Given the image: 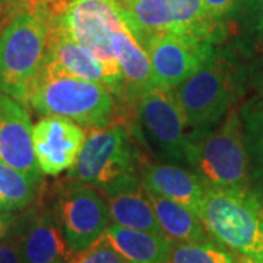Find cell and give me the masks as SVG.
<instances>
[{
  "instance_id": "6da1fadb",
  "label": "cell",
  "mask_w": 263,
  "mask_h": 263,
  "mask_svg": "<svg viewBox=\"0 0 263 263\" xmlns=\"http://www.w3.org/2000/svg\"><path fill=\"white\" fill-rule=\"evenodd\" d=\"M245 76L234 56L215 51L193 75L174 88L187 122L189 142L203 138L234 108Z\"/></svg>"
},
{
  "instance_id": "7a4b0ae2",
  "label": "cell",
  "mask_w": 263,
  "mask_h": 263,
  "mask_svg": "<svg viewBox=\"0 0 263 263\" xmlns=\"http://www.w3.org/2000/svg\"><path fill=\"white\" fill-rule=\"evenodd\" d=\"M114 100L105 85L76 78L48 60L29 94V105L38 114L66 117L91 130L113 126L119 111Z\"/></svg>"
},
{
  "instance_id": "3957f363",
  "label": "cell",
  "mask_w": 263,
  "mask_h": 263,
  "mask_svg": "<svg viewBox=\"0 0 263 263\" xmlns=\"http://www.w3.org/2000/svg\"><path fill=\"white\" fill-rule=\"evenodd\" d=\"M197 216L243 262L263 263V205L252 190L206 187Z\"/></svg>"
},
{
  "instance_id": "277c9868",
  "label": "cell",
  "mask_w": 263,
  "mask_h": 263,
  "mask_svg": "<svg viewBox=\"0 0 263 263\" xmlns=\"http://www.w3.org/2000/svg\"><path fill=\"white\" fill-rule=\"evenodd\" d=\"M48 22L38 2L0 31V92L29 105L31 88L47 56Z\"/></svg>"
},
{
  "instance_id": "5b68a950",
  "label": "cell",
  "mask_w": 263,
  "mask_h": 263,
  "mask_svg": "<svg viewBox=\"0 0 263 263\" xmlns=\"http://www.w3.org/2000/svg\"><path fill=\"white\" fill-rule=\"evenodd\" d=\"M187 167L206 187L252 190L250 160L238 108L203 138L189 143Z\"/></svg>"
},
{
  "instance_id": "8992f818",
  "label": "cell",
  "mask_w": 263,
  "mask_h": 263,
  "mask_svg": "<svg viewBox=\"0 0 263 263\" xmlns=\"http://www.w3.org/2000/svg\"><path fill=\"white\" fill-rule=\"evenodd\" d=\"M130 123L132 135H136L161 162L187 165V122L174 89L148 86L135 103Z\"/></svg>"
},
{
  "instance_id": "52a82bcc",
  "label": "cell",
  "mask_w": 263,
  "mask_h": 263,
  "mask_svg": "<svg viewBox=\"0 0 263 263\" xmlns=\"http://www.w3.org/2000/svg\"><path fill=\"white\" fill-rule=\"evenodd\" d=\"M132 34L146 48L154 38L181 34L218 43L221 24L205 10L203 0H129L120 5Z\"/></svg>"
},
{
  "instance_id": "ba28073f",
  "label": "cell",
  "mask_w": 263,
  "mask_h": 263,
  "mask_svg": "<svg viewBox=\"0 0 263 263\" xmlns=\"http://www.w3.org/2000/svg\"><path fill=\"white\" fill-rule=\"evenodd\" d=\"M124 21L117 0H70L62 13L66 32L101 62L108 89L117 100L123 92V76L114 56L113 35Z\"/></svg>"
},
{
  "instance_id": "9c48e42d",
  "label": "cell",
  "mask_w": 263,
  "mask_h": 263,
  "mask_svg": "<svg viewBox=\"0 0 263 263\" xmlns=\"http://www.w3.org/2000/svg\"><path fill=\"white\" fill-rule=\"evenodd\" d=\"M130 135L122 124L92 129L85 139L75 167L69 170V179L104 190L135 174L136 149Z\"/></svg>"
},
{
  "instance_id": "30bf717a",
  "label": "cell",
  "mask_w": 263,
  "mask_h": 263,
  "mask_svg": "<svg viewBox=\"0 0 263 263\" xmlns=\"http://www.w3.org/2000/svg\"><path fill=\"white\" fill-rule=\"evenodd\" d=\"M53 211L66 243L81 253L98 241L111 224L101 190L73 179L63 180L56 189Z\"/></svg>"
},
{
  "instance_id": "8fae6325",
  "label": "cell",
  "mask_w": 263,
  "mask_h": 263,
  "mask_svg": "<svg viewBox=\"0 0 263 263\" xmlns=\"http://www.w3.org/2000/svg\"><path fill=\"white\" fill-rule=\"evenodd\" d=\"M215 41L181 34H164L146 46L152 85L174 89L193 75L215 51Z\"/></svg>"
},
{
  "instance_id": "7c38bea8",
  "label": "cell",
  "mask_w": 263,
  "mask_h": 263,
  "mask_svg": "<svg viewBox=\"0 0 263 263\" xmlns=\"http://www.w3.org/2000/svg\"><path fill=\"white\" fill-rule=\"evenodd\" d=\"M86 135L73 120L44 116L32 127V145L43 174L59 176L75 167Z\"/></svg>"
},
{
  "instance_id": "4fadbf2b",
  "label": "cell",
  "mask_w": 263,
  "mask_h": 263,
  "mask_svg": "<svg viewBox=\"0 0 263 263\" xmlns=\"http://www.w3.org/2000/svg\"><path fill=\"white\" fill-rule=\"evenodd\" d=\"M15 238L24 263H69L75 254L66 243L50 206L32 208L24 212Z\"/></svg>"
},
{
  "instance_id": "5bb4252c",
  "label": "cell",
  "mask_w": 263,
  "mask_h": 263,
  "mask_svg": "<svg viewBox=\"0 0 263 263\" xmlns=\"http://www.w3.org/2000/svg\"><path fill=\"white\" fill-rule=\"evenodd\" d=\"M0 160L41 183V170L32 145V124L27 108L0 92Z\"/></svg>"
},
{
  "instance_id": "9a60e30c",
  "label": "cell",
  "mask_w": 263,
  "mask_h": 263,
  "mask_svg": "<svg viewBox=\"0 0 263 263\" xmlns=\"http://www.w3.org/2000/svg\"><path fill=\"white\" fill-rule=\"evenodd\" d=\"M139 174L145 190L176 200L199 214L206 186L196 173L176 164L142 161Z\"/></svg>"
},
{
  "instance_id": "2e32d148",
  "label": "cell",
  "mask_w": 263,
  "mask_h": 263,
  "mask_svg": "<svg viewBox=\"0 0 263 263\" xmlns=\"http://www.w3.org/2000/svg\"><path fill=\"white\" fill-rule=\"evenodd\" d=\"M101 193L107 202L113 224L164 234L141 180L136 179L135 174L123 177L101 190Z\"/></svg>"
},
{
  "instance_id": "e0dca14e",
  "label": "cell",
  "mask_w": 263,
  "mask_h": 263,
  "mask_svg": "<svg viewBox=\"0 0 263 263\" xmlns=\"http://www.w3.org/2000/svg\"><path fill=\"white\" fill-rule=\"evenodd\" d=\"M113 51L123 76V110H133L138 97L152 85V70L148 53L132 34L126 21L114 32Z\"/></svg>"
},
{
  "instance_id": "ac0fdd59",
  "label": "cell",
  "mask_w": 263,
  "mask_h": 263,
  "mask_svg": "<svg viewBox=\"0 0 263 263\" xmlns=\"http://www.w3.org/2000/svg\"><path fill=\"white\" fill-rule=\"evenodd\" d=\"M127 263H170L174 243L167 235L110 224L103 235Z\"/></svg>"
},
{
  "instance_id": "d6986e66",
  "label": "cell",
  "mask_w": 263,
  "mask_h": 263,
  "mask_svg": "<svg viewBox=\"0 0 263 263\" xmlns=\"http://www.w3.org/2000/svg\"><path fill=\"white\" fill-rule=\"evenodd\" d=\"M151 205L157 216L162 233L168 237L173 243H206L212 241L200 218L190 211L187 206L181 205L168 197L160 196L145 190Z\"/></svg>"
},
{
  "instance_id": "ffe728a7",
  "label": "cell",
  "mask_w": 263,
  "mask_h": 263,
  "mask_svg": "<svg viewBox=\"0 0 263 263\" xmlns=\"http://www.w3.org/2000/svg\"><path fill=\"white\" fill-rule=\"evenodd\" d=\"M252 180L263 183V94L252 95L240 108Z\"/></svg>"
},
{
  "instance_id": "44dd1931",
  "label": "cell",
  "mask_w": 263,
  "mask_h": 263,
  "mask_svg": "<svg viewBox=\"0 0 263 263\" xmlns=\"http://www.w3.org/2000/svg\"><path fill=\"white\" fill-rule=\"evenodd\" d=\"M240 40L238 48L246 56H263V0H237Z\"/></svg>"
},
{
  "instance_id": "7402d4cb",
  "label": "cell",
  "mask_w": 263,
  "mask_h": 263,
  "mask_svg": "<svg viewBox=\"0 0 263 263\" xmlns=\"http://www.w3.org/2000/svg\"><path fill=\"white\" fill-rule=\"evenodd\" d=\"M170 263H245L219 243H174Z\"/></svg>"
},
{
  "instance_id": "603a6c76",
  "label": "cell",
  "mask_w": 263,
  "mask_h": 263,
  "mask_svg": "<svg viewBox=\"0 0 263 263\" xmlns=\"http://www.w3.org/2000/svg\"><path fill=\"white\" fill-rule=\"evenodd\" d=\"M69 263H127L111 246L101 237L91 247L81 253L73 254Z\"/></svg>"
},
{
  "instance_id": "cb8c5ba5",
  "label": "cell",
  "mask_w": 263,
  "mask_h": 263,
  "mask_svg": "<svg viewBox=\"0 0 263 263\" xmlns=\"http://www.w3.org/2000/svg\"><path fill=\"white\" fill-rule=\"evenodd\" d=\"M21 215L12 211L0 209V245L15 238L18 233Z\"/></svg>"
},
{
  "instance_id": "d4e9b609",
  "label": "cell",
  "mask_w": 263,
  "mask_h": 263,
  "mask_svg": "<svg viewBox=\"0 0 263 263\" xmlns=\"http://www.w3.org/2000/svg\"><path fill=\"white\" fill-rule=\"evenodd\" d=\"M203 6L208 15L221 24L235 9L237 0H203Z\"/></svg>"
},
{
  "instance_id": "484cf974",
  "label": "cell",
  "mask_w": 263,
  "mask_h": 263,
  "mask_svg": "<svg viewBox=\"0 0 263 263\" xmlns=\"http://www.w3.org/2000/svg\"><path fill=\"white\" fill-rule=\"evenodd\" d=\"M0 263H24L16 238L0 245Z\"/></svg>"
},
{
  "instance_id": "4316f807",
  "label": "cell",
  "mask_w": 263,
  "mask_h": 263,
  "mask_svg": "<svg viewBox=\"0 0 263 263\" xmlns=\"http://www.w3.org/2000/svg\"><path fill=\"white\" fill-rule=\"evenodd\" d=\"M249 79L254 94H263V56L253 59V63L249 69Z\"/></svg>"
},
{
  "instance_id": "83f0119b",
  "label": "cell",
  "mask_w": 263,
  "mask_h": 263,
  "mask_svg": "<svg viewBox=\"0 0 263 263\" xmlns=\"http://www.w3.org/2000/svg\"><path fill=\"white\" fill-rule=\"evenodd\" d=\"M5 8H6L5 0H0V22H2V18H5Z\"/></svg>"
},
{
  "instance_id": "f1b7e54d",
  "label": "cell",
  "mask_w": 263,
  "mask_h": 263,
  "mask_svg": "<svg viewBox=\"0 0 263 263\" xmlns=\"http://www.w3.org/2000/svg\"><path fill=\"white\" fill-rule=\"evenodd\" d=\"M117 2H119V3H120V5H124V3H127V2H129V0H117Z\"/></svg>"
},
{
  "instance_id": "f546056e",
  "label": "cell",
  "mask_w": 263,
  "mask_h": 263,
  "mask_svg": "<svg viewBox=\"0 0 263 263\" xmlns=\"http://www.w3.org/2000/svg\"><path fill=\"white\" fill-rule=\"evenodd\" d=\"M0 209H3V208H2V205H0Z\"/></svg>"
}]
</instances>
